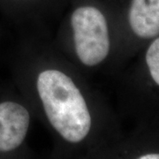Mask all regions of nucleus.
I'll return each instance as SVG.
<instances>
[{
  "instance_id": "obj_1",
  "label": "nucleus",
  "mask_w": 159,
  "mask_h": 159,
  "mask_svg": "<svg viewBox=\"0 0 159 159\" xmlns=\"http://www.w3.org/2000/svg\"><path fill=\"white\" fill-rule=\"evenodd\" d=\"M20 89L53 141L55 159H97L118 141L113 115L89 79L51 44L29 34L18 66Z\"/></svg>"
},
{
  "instance_id": "obj_2",
  "label": "nucleus",
  "mask_w": 159,
  "mask_h": 159,
  "mask_svg": "<svg viewBox=\"0 0 159 159\" xmlns=\"http://www.w3.org/2000/svg\"><path fill=\"white\" fill-rule=\"evenodd\" d=\"M51 44L88 78L113 66L120 51L117 13L102 0H68Z\"/></svg>"
},
{
  "instance_id": "obj_3",
  "label": "nucleus",
  "mask_w": 159,
  "mask_h": 159,
  "mask_svg": "<svg viewBox=\"0 0 159 159\" xmlns=\"http://www.w3.org/2000/svg\"><path fill=\"white\" fill-rule=\"evenodd\" d=\"M34 116L28 102L18 98L0 101V159H33L28 145Z\"/></svg>"
},
{
  "instance_id": "obj_4",
  "label": "nucleus",
  "mask_w": 159,
  "mask_h": 159,
  "mask_svg": "<svg viewBox=\"0 0 159 159\" xmlns=\"http://www.w3.org/2000/svg\"><path fill=\"white\" fill-rule=\"evenodd\" d=\"M119 40L125 34L136 42L159 36V0H129L123 21L118 22ZM120 52V51H119Z\"/></svg>"
},
{
  "instance_id": "obj_5",
  "label": "nucleus",
  "mask_w": 159,
  "mask_h": 159,
  "mask_svg": "<svg viewBox=\"0 0 159 159\" xmlns=\"http://www.w3.org/2000/svg\"><path fill=\"white\" fill-rule=\"evenodd\" d=\"M18 4L20 18L29 25V34H46V21L56 14L68 0H12Z\"/></svg>"
},
{
  "instance_id": "obj_6",
  "label": "nucleus",
  "mask_w": 159,
  "mask_h": 159,
  "mask_svg": "<svg viewBox=\"0 0 159 159\" xmlns=\"http://www.w3.org/2000/svg\"><path fill=\"white\" fill-rule=\"evenodd\" d=\"M142 66L148 82L159 89V36L149 42L143 55Z\"/></svg>"
},
{
  "instance_id": "obj_7",
  "label": "nucleus",
  "mask_w": 159,
  "mask_h": 159,
  "mask_svg": "<svg viewBox=\"0 0 159 159\" xmlns=\"http://www.w3.org/2000/svg\"><path fill=\"white\" fill-rule=\"evenodd\" d=\"M97 159H159V151L145 149L136 155L129 156L126 148L120 145L117 141Z\"/></svg>"
},
{
  "instance_id": "obj_8",
  "label": "nucleus",
  "mask_w": 159,
  "mask_h": 159,
  "mask_svg": "<svg viewBox=\"0 0 159 159\" xmlns=\"http://www.w3.org/2000/svg\"><path fill=\"white\" fill-rule=\"evenodd\" d=\"M33 159H39V158H37V157H34V158ZM44 159H55V158H53V157H49V158H44Z\"/></svg>"
}]
</instances>
